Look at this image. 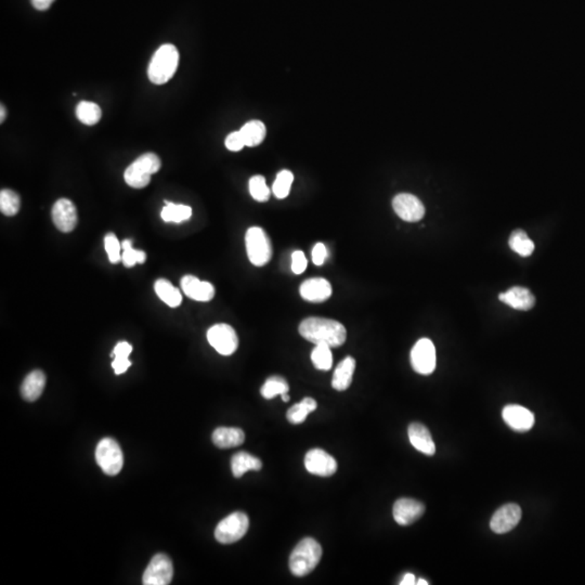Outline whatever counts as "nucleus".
Segmentation results:
<instances>
[{
    "mask_svg": "<svg viewBox=\"0 0 585 585\" xmlns=\"http://www.w3.org/2000/svg\"><path fill=\"white\" fill-rule=\"evenodd\" d=\"M300 296L310 303H322L332 295V287L323 278H314L305 281L299 289Z\"/></svg>",
    "mask_w": 585,
    "mask_h": 585,
    "instance_id": "18",
    "label": "nucleus"
},
{
    "mask_svg": "<svg viewBox=\"0 0 585 585\" xmlns=\"http://www.w3.org/2000/svg\"><path fill=\"white\" fill-rule=\"evenodd\" d=\"M248 527V515L242 512L233 513L219 522L215 530L216 540L223 544L238 542L246 534Z\"/></svg>",
    "mask_w": 585,
    "mask_h": 585,
    "instance_id": "7",
    "label": "nucleus"
},
{
    "mask_svg": "<svg viewBox=\"0 0 585 585\" xmlns=\"http://www.w3.org/2000/svg\"><path fill=\"white\" fill-rule=\"evenodd\" d=\"M411 364L415 372L429 375L436 369V348L428 338H422L411 351Z\"/></svg>",
    "mask_w": 585,
    "mask_h": 585,
    "instance_id": "9",
    "label": "nucleus"
},
{
    "mask_svg": "<svg viewBox=\"0 0 585 585\" xmlns=\"http://www.w3.org/2000/svg\"><path fill=\"white\" fill-rule=\"evenodd\" d=\"M392 209L398 217L407 223H417L425 215L424 204L413 194L401 193L394 196Z\"/></svg>",
    "mask_w": 585,
    "mask_h": 585,
    "instance_id": "11",
    "label": "nucleus"
},
{
    "mask_svg": "<svg viewBox=\"0 0 585 585\" xmlns=\"http://www.w3.org/2000/svg\"><path fill=\"white\" fill-rule=\"evenodd\" d=\"M161 167L162 162L155 153H145L126 168L124 179L131 188L143 189L151 182V176L157 174Z\"/></svg>",
    "mask_w": 585,
    "mask_h": 585,
    "instance_id": "4",
    "label": "nucleus"
},
{
    "mask_svg": "<svg viewBox=\"0 0 585 585\" xmlns=\"http://www.w3.org/2000/svg\"><path fill=\"white\" fill-rule=\"evenodd\" d=\"M414 584H417V579H415V575H412V573H407V575H404L403 579H402L401 582H400V585Z\"/></svg>",
    "mask_w": 585,
    "mask_h": 585,
    "instance_id": "43",
    "label": "nucleus"
},
{
    "mask_svg": "<svg viewBox=\"0 0 585 585\" xmlns=\"http://www.w3.org/2000/svg\"><path fill=\"white\" fill-rule=\"evenodd\" d=\"M316 408H318V403H316V400L309 397L305 398L303 401L294 404L287 411V419H289V423L294 424V425L304 423L306 421L307 415L311 412H314Z\"/></svg>",
    "mask_w": 585,
    "mask_h": 585,
    "instance_id": "30",
    "label": "nucleus"
},
{
    "mask_svg": "<svg viewBox=\"0 0 585 585\" xmlns=\"http://www.w3.org/2000/svg\"><path fill=\"white\" fill-rule=\"evenodd\" d=\"M46 386V375L42 371L36 370L31 372L25 377L24 382L21 386V394L26 401H36L42 396Z\"/></svg>",
    "mask_w": 585,
    "mask_h": 585,
    "instance_id": "21",
    "label": "nucleus"
},
{
    "mask_svg": "<svg viewBox=\"0 0 585 585\" xmlns=\"http://www.w3.org/2000/svg\"><path fill=\"white\" fill-rule=\"evenodd\" d=\"M133 351V347L127 342H120L114 348L112 357L114 360L112 362V367L115 371L116 375L122 374L129 369L131 362L129 361V355Z\"/></svg>",
    "mask_w": 585,
    "mask_h": 585,
    "instance_id": "28",
    "label": "nucleus"
},
{
    "mask_svg": "<svg viewBox=\"0 0 585 585\" xmlns=\"http://www.w3.org/2000/svg\"><path fill=\"white\" fill-rule=\"evenodd\" d=\"M262 467V460L258 458L250 456L248 452L237 453L231 460V468L235 478H241L250 470H260Z\"/></svg>",
    "mask_w": 585,
    "mask_h": 585,
    "instance_id": "24",
    "label": "nucleus"
},
{
    "mask_svg": "<svg viewBox=\"0 0 585 585\" xmlns=\"http://www.w3.org/2000/svg\"><path fill=\"white\" fill-rule=\"evenodd\" d=\"M51 217L56 228L63 233L72 232L79 221L77 206L67 199H60L54 203Z\"/></svg>",
    "mask_w": 585,
    "mask_h": 585,
    "instance_id": "13",
    "label": "nucleus"
},
{
    "mask_svg": "<svg viewBox=\"0 0 585 585\" xmlns=\"http://www.w3.org/2000/svg\"><path fill=\"white\" fill-rule=\"evenodd\" d=\"M6 116H7V112H6V108L3 106H1L0 108V122L3 124V120H6Z\"/></svg>",
    "mask_w": 585,
    "mask_h": 585,
    "instance_id": "44",
    "label": "nucleus"
},
{
    "mask_svg": "<svg viewBox=\"0 0 585 585\" xmlns=\"http://www.w3.org/2000/svg\"><path fill=\"white\" fill-rule=\"evenodd\" d=\"M522 519V508L515 503H508L499 507L493 514L490 528L497 534L512 531Z\"/></svg>",
    "mask_w": 585,
    "mask_h": 585,
    "instance_id": "12",
    "label": "nucleus"
},
{
    "mask_svg": "<svg viewBox=\"0 0 585 585\" xmlns=\"http://www.w3.org/2000/svg\"><path fill=\"white\" fill-rule=\"evenodd\" d=\"M31 3L37 10L45 11L48 10L51 7L54 0H31Z\"/></svg>",
    "mask_w": 585,
    "mask_h": 585,
    "instance_id": "42",
    "label": "nucleus"
},
{
    "mask_svg": "<svg viewBox=\"0 0 585 585\" xmlns=\"http://www.w3.org/2000/svg\"><path fill=\"white\" fill-rule=\"evenodd\" d=\"M305 467L312 475L330 477L336 473L337 462L326 451L314 449L305 456Z\"/></svg>",
    "mask_w": 585,
    "mask_h": 585,
    "instance_id": "14",
    "label": "nucleus"
},
{
    "mask_svg": "<svg viewBox=\"0 0 585 585\" xmlns=\"http://www.w3.org/2000/svg\"><path fill=\"white\" fill-rule=\"evenodd\" d=\"M174 575L172 561L165 554H157L151 559L143 573V582L145 585L170 584Z\"/></svg>",
    "mask_w": 585,
    "mask_h": 585,
    "instance_id": "10",
    "label": "nucleus"
},
{
    "mask_svg": "<svg viewBox=\"0 0 585 585\" xmlns=\"http://www.w3.org/2000/svg\"><path fill=\"white\" fill-rule=\"evenodd\" d=\"M75 113H77V118H79V122L88 126L96 125L97 122H100L101 118H102V111H101L100 106L96 103L90 102V101L79 102Z\"/></svg>",
    "mask_w": 585,
    "mask_h": 585,
    "instance_id": "29",
    "label": "nucleus"
},
{
    "mask_svg": "<svg viewBox=\"0 0 585 585\" xmlns=\"http://www.w3.org/2000/svg\"><path fill=\"white\" fill-rule=\"evenodd\" d=\"M155 293L157 296L164 301L167 306L176 308L180 306L182 301V295L177 287L168 281V280L159 279L155 282Z\"/></svg>",
    "mask_w": 585,
    "mask_h": 585,
    "instance_id": "25",
    "label": "nucleus"
},
{
    "mask_svg": "<svg viewBox=\"0 0 585 585\" xmlns=\"http://www.w3.org/2000/svg\"><path fill=\"white\" fill-rule=\"evenodd\" d=\"M192 209L190 206L182 204H174L166 202L161 213V217L165 223H180L191 218Z\"/></svg>",
    "mask_w": 585,
    "mask_h": 585,
    "instance_id": "27",
    "label": "nucleus"
},
{
    "mask_svg": "<svg viewBox=\"0 0 585 585\" xmlns=\"http://www.w3.org/2000/svg\"><path fill=\"white\" fill-rule=\"evenodd\" d=\"M311 361L318 370H331L332 365H333L331 347H328V345H316L314 351L311 353Z\"/></svg>",
    "mask_w": 585,
    "mask_h": 585,
    "instance_id": "34",
    "label": "nucleus"
},
{
    "mask_svg": "<svg viewBox=\"0 0 585 585\" xmlns=\"http://www.w3.org/2000/svg\"><path fill=\"white\" fill-rule=\"evenodd\" d=\"M179 65V51L172 44L163 45L152 56L147 69L150 81L164 85L174 77Z\"/></svg>",
    "mask_w": 585,
    "mask_h": 585,
    "instance_id": "2",
    "label": "nucleus"
},
{
    "mask_svg": "<svg viewBox=\"0 0 585 585\" xmlns=\"http://www.w3.org/2000/svg\"><path fill=\"white\" fill-rule=\"evenodd\" d=\"M96 460L103 473L115 476L124 465V456L120 444L114 439L104 438L98 443L96 449Z\"/></svg>",
    "mask_w": 585,
    "mask_h": 585,
    "instance_id": "6",
    "label": "nucleus"
},
{
    "mask_svg": "<svg viewBox=\"0 0 585 585\" xmlns=\"http://www.w3.org/2000/svg\"><path fill=\"white\" fill-rule=\"evenodd\" d=\"M417 585H427V584H428V582H426V581L423 580V579H419V580L417 581Z\"/></svg>",
    "mask_w": 585,
    "mask_h": 585,
    "instance_id": "46",
    "label": "nucleus"
},
{
    "mask_svg": "<svg viewBox=\"0 0 585 585\" xmlns=\"http://www.w3.org/2000/svg\"><path fill=\"white\" fill-rule=\"evenodd\" d=\"M298 331L310 343L331 348L341 347L347 338V331L341 322L318 316L305 319L299 324Z\"/></svg>",
    "mask_w": 585,
    "mask_h": 585,
    "instance_id": "1",
    "label": "nucleus"
},
{
    "mask_svg": "<svg viewBox=\"0 0 585 585\" xmlns=\"http://www.w3.org/2000/svg\"><path fill=\"white\" fill-rule=\"evenodd\" d=\"M207 339L211 347L223 355H231L239 347V337L234 328L229 324L211 326L207 332Z\"/></svg>",
    "mask_w": 585,
    "mask_h": 585,
    "instance_id": "8",
    "label": "nucleus"
},
{
    "mask_svg": "<svg viewBox=\"0 0 585 585\" xmlns=\"http://www.w3.org/2000/svg\"><path fill=\"white\" fill-rule=\"evenodd\" d=\"M281 397H282V400H283V401H285V402H289V394H282Z\"/></svg>",
    "mask_w": 585,
    "mask_h": 585,
    "instance_id": "45",
    "label": "nucleus"
},
{
    "mask_svg": "<svg viewBox=\"0 0 585 585\" xmlns=\"http://www.w3.org/2000/svg\"><path fill=\"white\" fill-rule=\"evenodd\" d=\"M122 262L126 267H134L136 264H145L147 255L143 250H137L133 248V243L130 240H125L122 243Z\"/></svg>",
    "mask_w": 585,
    "mask_h": 585,
    "instance_id": "36",
    "label": "nucleus"
},
{
    "mask_svg": "<svg viewBox=\"0 0 585 585\" xmlns=\"http://www.w3.org/2000/svg\"><path fill=\"white\" fill-rule=\"evenodd\" d=\"M293 182H294V175H293V173L289 172V170H287V169L281 170L277 175V179H275V184L272 186V191H273L278 199L282 200L287 198L289 191H291V186L293 184Z\"/></svg>",
    "mask_w": 585,
    "mask_h": 585,
    "instance_id": "35",
    "label": "nucleus"
},
{
    "mask_svg": "<svg viewBox=\"0 0 585 585\" xmlns=\"http://www.w3.org/2000/svg\"><path fill=\"white\" fill-rule=\"evenodd\" d=\"M225 147L230 150L232 152H239L243 147H245V141L243 139L242 134L240 130L231 133L230 135L225 139Z\"/></svg>",
    "mask_w": 585,
    "mask_h": 585,
    "instance_id": "40",
    "label": "nucleus"
},
{
    "mask_svg": "<svg viewBox=\"0 0 585 585\" xmlns=\"http://www.w3.org/2000/svg\"><path fill=\"white\" fill-rule=\"evenodd\" d=\"M21 209V199L20 196L17 195L13 190L9 189H3L0 192V211L3 215L13 216L17 215Z\"/></svg>",
    "mask_w": 585,
    "mask_h": 585,
    "instance_id": "32",
    "label": "nucleus"
},
{
    "mask_svg": "<svg viewBox=\"0 0 585 585\" xmlns=\"http://www.w3.org/2000/svg\"><path fill=\"white\" fill-rule=\"evenodd\" d=\"M240 131L245 145L253 147H257L265 140L267 129H266L265 124L260 120H250L241 128Z\"/></svg>",
    "mask_w": 585,
    "mask_h": 585,
    "instance_id": "26",
    "label": "nucleus"
},
{
    "mask_svg": "<svg viewBox=\"0 0 585 585\" xmlns=\"http://www.w3.org/2000/svg\"><path fill=\"white\" fill-rule=\"evenodd\" d=\"M355 370V360L353 357L344 359L334 372L332 387L338 392H344L351 387L353 383V373Z\"/></svg>",
    "mask_w": 585,
    "mask_h": 585,
    "instance_id": "22",
    "label": "nucleus"
},
{
    "mask_svg": "<svg viewBox=\"0 0 585 585\" xmlns=\"http://www.w3.org/2000/svg\"><path fill=\"white\" fill-rule=\"evenodd\" d=\"M499 300L516 310L528 311L534 308L536 297L526 287H514L499 295Z\"/></svg>",
    "mask_w": 585,
    "mask_h": 585,
    "instance_id": "19",
    "label": "nucleus"
},
{
    "mask_svg": "<svg viewBox=\"0 0 585 585\" xmlns=\"http://www.w3.org/2000/svg\"><path fill=\"white\" fill-rule=\"evenodd\" d=\"M425 513V505L414 499H399L392 508L394 520L400 526H409L417 522Z\"/></svg>",
    "mask_w": 585,
    "mask_h": 585,
    "instance_id": "16",
    "label": "nucleus"
},
{
    "mask_svg": "<svg viewBox=\"0 0 585 585\" xmlns=\"http://www.w3.org/2000/svg\"><path fill=\"white\" fill-rule=\"evenodd\" d=\"M244 440V431L240 428L219 427L213 433V442L221 449L235 448L241 446Z\"/></svg>",
    "mask_w": 585,
    "mask_h": 585,
    "instance_id": "23",
    "label": "nucleus"
},
{
    "mask_svg": "<svg viewBox=\"0 0 585 585\" xmlns=\"http://www.w3.org/2000/svg\"><path fill=\"white\" fill-rule=\"evenodd\" d=\"M248 259L256 267L267 265L272 257V244L267 232L259 227H252L245 234Z\"/></svg>",
    "mask_w": 585,
    "mask_h": 585,
    "instance_id": "5",
    "label": "nucleus"
},
{
    "mask_svg": "<svg viewBox=\"0 0 585 585\" xmlns=\"http://www.w3.org/2000/svg\"><path fill=\"white\" fill-rule=\"evenodd\" d=\"M248 188H250V195L255 201L262 202H262H267L270 199L271 191L268 188L266 179L264 177L259 176V175L252 177L250 184H248Z\"/></svg>",
    "mask_w": 585,
    "mask_h": 585,
    "instance_id": "37",
    "label": "nucleus"
},
{
    "mask_svg": "<svg viewBox=\"0 0 585 585\" xmlns=\"http://www.w3.org/2000/svg\"><path fill=\"white\" fill-rule=\"evenodd\" d=\"M322 556L320 544L312 538L301 540L289 556V569L296 577H305L316 569Z\"/></svg>",
    "mask_w": 585,
    "mask_h": 585,
    "instance_id": "3",
    "label": "nucleus"
},
{
    "mask_svg": "<svg viewBox=\"0 0 585 585\" xmlns=\"http://www.w3.org/2000/svg\"><path fill=\"white\" fill-rule=\"evenodd\" d=\"M509 248L522 257H529L534 253V243L524 230H515L509 237Z\"/></svg>",
    "mask_w": 585,
    "mask_h": 585,
    "instance_id": "31",
    "label": "nucleus"
},
{
    "mask_svg": "<svg viewBox=\"0 0 585 585\" xmlns=\"http://www.w3.org/2000/svg\"><path fill=\"white\" fill-rule=\"evenodd\" d=\"M408 435L412 446L419 452L428 456H433L436 453V446L431 433L423 424L412 423L408 429Z\"/></svg>",
    "mask_w": 585,
    "mask_h": 585,
    "instance_id": "20",
    "label": "nucleus"
},
{
    "mask_svg": "<svg viewBox=\"0 0 585 585\" xmlns=\"http://www.w3.org/2000/svg\"><path fill=\"white\" fill-rule=\"evenodd\" d=\"M104 246H106V250L108 253L109 259L112 264H118L122 260V255H120L122 245L118 242V239L116 238L114 233L110 232L106 235Z\"/></svg>",
    "mask_w": 585,
    "mask_h": 585,
    "instance_id": "38",
    "label": "nucleus"
},
{
    "mask_svg": "<svg viewBox=\"0 0 585 585\" xmlns=\"http://www.w3.org/2000/svg\"><path fill=\"white\" fill-rule=\"evenodd\" d=\"M306 256L301 250H295L291 255V271L294 272L295 275H301L305 270L307 269Z\"/></svg>",
    "mask_w": 585,
    "mask_h": 585,
    "instance_id": "39",
    "label": "nucleus"
},
{
    "mask_svg": "<svg viewBox=\"0 0 585 585\" xmlns=\"http://www.w3.org/2000/svg\"><path fill=\"white\" fill-rule=\"evenodd\" d=\"M289 390V384H287V380L283 377L272 376L266 380L265 384H264L262 390H260V394H262V397L265 398V399L270 400L272 398H275L278 394H281L282 396V394H287Z\"/></svg>",
    "mask_w": 585,
    "mask_h": 585,
    "instance_id": "33",
    "label": "nucleus"
},
{
    "mask_svg": "<svg viewBox=\"0 0 585 585\" xmlns=\"http://www.w3.org/2000/svg\"><path fill=\"white\" fill-rule=\"evenodd\" d=\"M503 419L509 428L517 433H527L534 427V415L530 410L518 406V404H508L503 409Z\"/></svg>",
    "mask_w": 585,
    "mask_h": 585,
    "instance_id": "15",
    "label": "nucleus"
},
{
    "mask_svg": "<svg viewBox=\"0 0 585 585\" xmlns=\"http://www.w3.org/2000/svg\"><path fill=\"white\" fill-rule=\"evenodd\" d=\"M328 257V250L323 243H316L312 250V262L316 266H322Z\"/></svg>",
    "mask_w": 585,
    "mask_h": 585,
    "instance_id": "41",
    "label": "nucleus"
},
{
    "mask_svg": "<svg viewBox=\"0 0 585 585\" xmlns=\"http://www.w3.org/2000/svg\"><path fill=\"white\" fill-rule=\"evenodd\" d=\"M182 289L189 298L196 301H211L215 297V287L209 282L201 281L194 275H184Z\"/></svg>",
    "mask_w": 585,
    "mask_h": 585,
    "instance_id": "17",
    "label": "nucleus"
}]
</instances>
